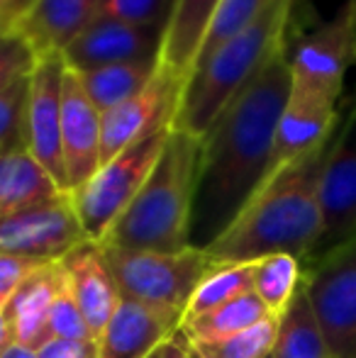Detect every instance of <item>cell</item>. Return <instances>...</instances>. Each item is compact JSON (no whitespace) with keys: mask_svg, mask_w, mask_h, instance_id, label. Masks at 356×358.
<instances>
[{"mask_svg":"<svg viewBox=\"0 0 356 358\" xmlns=\"http://www.w3.org/2000/svg\"><path fill=\"white\" fill-rule=\"evenodd\" d=\"M288 90L290 64L285 42L200 139L188 234L193 249L205 251L215 244L266 183Z\"/></svg>","mask_w":356,"mask_h":358,"instance_id":"cell-1","label":"cell"},{"mask_svg":"<svg viewBox=\"0 0 356 358\" xmlns=\"http://www.w3.org/2000/svg\"><path fill=\"white\" fill-rule=\"evenodd\" d=\"M334 137L337 132L318 149L271 173L205 254L220 264H249L271 254H293L305 264L322 231L320 180Z\"/></svg>","mask_w":356,"mask_h":358,"instance_id":"cell-2","label":"cell"},{"mask_svg":"<svg viewBox=\"0 0 356 358\" xmlns=\"http://www.w3.org/2000/svg\"><path fill=\"white\" fill-rule=\"evenodd\" d=\"M298 3L300 0H273L257 20L193 69L173 129L198 139L208 134L222 110L262 71L276 49L288 42L290 20Z\"/></svg>","mask_w":356,"mask_h":358,"instance_id":"cell-3","label":"cell"},{"mask_svg":"<svg viewBox=\"0 0 356 358\" xmlns=\"http://www.w3.org/2000/svg\"><path fill=\"white\" fill-rule=\"evenodd\" d=\"M198 161L200 139L173 129L147 183L100 244L162 254L190 249V210Z\"/></svg>","mask_w":356,"mask_h":358,"instance_id":"cell-4","label":"cell"},{"mask_svg":"<svg viewBox=\"0 0 356 358\" xmlns=\"http://www.w3.org/2000/svg\"><path fill=\"white\" fill-rule=\"evenodd\" d=\"M100 246H103L105 261H108L115 283L120 287V295L124 300L173 315L183 324L185 305H188L195 285L213 266V259L205 251L190 246V249L176 251V254H162V251H132L105 244Z\"/></svg>","mask_w":356,"mask_h":358,"instance_id":"cell-5","label":"cell"},{"mask_svg":"<svg viewBox=\"0 0 356 358\" xmlns=\"http://www.w3.org/2000/svg\"><path fill=\"white\" fill-rule=\"evenodd\" d=\"M173 129H164L127 146L71 193L73 208L90 241H103L159 164Z\"/></svg>","mask_w":356,"mask_h":358,"instance_id":"cell-6","label":"cell"},{"mask_svg":"<svg viewBox=\"0 0 356 358\" xmlns=\"http://www.w3.org/2000/svg\"><path fill=\"white\" fill-rule=\"evenodd\" d=\"M290 85L342 100L344 78L356 64V5L344 0L334 17L320 22L290 47Z\"/></svg>","mask_w":356,"mask_h":358,"instance_id":"cell-7","label":"cell"},{"mask_svg":"<svg viewBox=\"0 0 356 358\" xmlns=\"http://www.w3.org/2000/svg\"><path fill=\"white\" fill-rule=\"evenodd\" d=\"M305 290L334 358L356 349V239L305 268Z\"/></svg>","mask_w":356,"mask_h":358,"instance_id":"cell-8","label":"cell"},{"mask_svg":"<svg viewBox=\"0 0 356 358\" xmlns=\"http://www.w3.org/2000/svg\"><path fill=\"white\" fill-rule=\"evenodd\" d=\"M185 83V76L162 64L154 78L137 95L103 113V164L152 134L173 129Z\"/></svg>","mask_w":356,"mask_h":358,"instance_id":"cell-9","label":"cell"},{"mask_svg":"<svg viewBox=\"0 0 356 358\" xmlns=\"http://www.w3.org/2000/svg\"><path fill=\"white\" fill-rule=\"evenodd\" d=\"M86 239L71 193L0 220V254L5 256L59 261Z\"/></svg>","mask_w":356,"mask_h":358,"instance_id":"cell-10","label":"cell"},{"mask_svg":"<svg viewBox=\"0 0 356 358\" xmlns=\"http://www.w3.org/2000/svg\"><path fill=\"white\" fill-rule=\"evenodd\" d=\"M322 231L318 246L305 264L327 256L356 239V108L347 122L339 124L320 180Z\"/></svg>","mask_w":356,"mask_h":358,"instance_id":"cell-11","label":"cell"},{"mask_svg":"<svg viewBox=\"0 0 356 358\" xmlns=\"http://www.w3.org/2000/svg\"><path fill=\"white\" fill-rule=\"evenodd\" d=\"M66 64L59 54L42 57L29 76L27 100V151L42 164L54 183L69 193L62 146V103Z\"/></svg>","mask_w":356,"mask_h":358,"instance_id":"cell-12","label":"cell"},{"mask_svg":"<svg viewBox=\"0 0 356 358\" xmlns=\"http://www.w3.org/2000/svg\"><path fill=\"white\" fill-rule=\"evenodd\" d=\"M164 39H166V29L137 27L122 20L98 15L78 34L76 42L62 54V59L66 69L76 73L113 66V64L152 62V59H162Z\"/></svg>","mask_w":356,"mask_h":358,"instance_id":"cell-13","label":"cell"},{"mask_svg":"<svg viewBox=\"0 0 356 358\" xmlns=\"http://www.w3.org/2000/svg\"><path fill=\"white\" fill-rule=\"evenodd\" d=\"M62 146L69 193H73L103 164V113L88 100L81 80L71 69L64 73Z\"/></svg>","mask_w":356,"mask_h":358,"instance_id":"cell-14","label":"cell"},{"mask_svg":"<svg viewBox=\"0 0 356 358\" xmlns=\"http://www.w3.org/2000/svg\"><path fill=\"white\" fill-rule=\"evenodd\" d=\"M339 124L342 120H339L337 100L290 85L288 100H285L283 115H280L278 129H276L271 173L325 144L337 132Z\"/></svg>","mask_w":356,"mask_h":358,"instance_id":"cell-15","label":"cell"},{"mask_svg":"<svg viewBox=\"0 0 356 358\" xmlns=\"http://www.w3.org/2000/svg\"><path fill=\"white\" fill-rule=\"evenodd\" d=\"M59 268H62L69 290L76 297L78 307L86 317L90 334H93V339H98L110 317L115 315L118 305L122 302L113 271L105 261L103 246L90 239L81 241L64 259H59Z\"/></svg>","mask_w":356,"mask_h":358,"instance_id":"cell-16","label":"cell"},{"mask_svg":"<svg viewBox=\"0 0 356 358\" xmlns=\"http://www.w3.org/2000/svg\"><path fill=\"white\" fill-rule=\"evenodd\" d=\"M180 329V320L166 312L152 310L139 302L124 300L95 339L98 358H147Z\"/></svg>","mask_w":356,"mask_h":358,"instance_id":"cell-17","label":"cell"},{"mask_svg":"<svg viewBox=\"0 0 356 358\" xmlns=\"http://www.w3.org/2000/svg\"><path fill=\"white\" fill-rule=\"evenodd\" d=\"M98 15L100 0H29L17 32L32 44L39 59L62 57Z\"/></svg>","mask_w":356,"mask_h":358,"instance_id":"cell-18","label":"cell"},{"mask_svg":"<svg viewBox=\"0 0 356 358\" xmlns=\"http://www.w3.org/2000/svg\"><path fill=\"white\" fill-rule=\"evenodd\" d=\"M62 268L57 264H49L29 275L17 292L5 305V315L10 322L15 344L39 349L44 341H49V312L57 295Z\"/></svg>","mask_w":356,"mask_h":358,"instance_id":"cell-19","label":"cell"},{"mask_svg":"<svg viewBox=\"0 0 356 358\" xmlns=\"http://www.w3.org/2000/svg\"><path fill=\"white\" fill-rule=\"evenodd\" d=\"M64 190L27 149L0 154V220L62 195Z\"/></svg>","mask_w":356,"mask_h":358,"instance_id":"cell-20","label":"cell"},{"mask_svg":"<svg viewBox=\"0 0 356 358\" xmlns=\"http://www.w3.org/2000/svg\"><path fill=\"white\" fill-rule=\"evenodd\" d=\"M222 0H178L164 39L162 64L188 78Z\"/></svg>","mask_w":356,"mask_h":358,"instance_id":"cell-21","label":"cell"},{"mask_svg":"<svg viewBox=\"0 0 356 358\" xmlns=\"http://www.w3.org/2000/svg\"><path fill=\"white\" fill-rule=\"evenodd\" d=\"M271 358H334L310 305L305 280L288 310L278 317V334Z\"/></svg>","mask_w":356,"mask_h":358,"instance_id":"cell-22","label":"cell"},{"mask_svg":"<svg viewBox=\"0 0 356 358\" xmlns=\"http://www.w3.org/2000/svg\"><path fill=\"white\" fill-rule=\"evenodd\" d=\"M162 66V59H152V62H129V64H113V66L103 69H90V71L76 73L81 80L83 90H86L88 100L100 110H108L122 105L132 95H137L154 73Z\"/></svg>","mask_w":356,"mask_h":358,"instance_id":"cell-23","label":"cell"},{"mask_svg":"<svg viewBox=\"0 0 356 358\" xmlns=\"http://www.w3.org/2000/svg\"><path fill=\"white\" fill-rule=\"evenodd\" d=\"M254 292V261L249 264H220L213 261L208 273L200 278L190 295L183 312V322H190L195 317H203L237 297Z\"/></svg>","mask_w":356,"mask_h":358,"instance_id":"cell-24","label":"cell"},{"mask_svg":"<svg viewBox=\"0 0 356 358\" xmlns=\"http://www.w3.org/2000/svg\"><path fill=\"white\" fill-rule=\"evenodd\" d=\"M266 317L271 315L266 312V307L262 305V300H259L254 292H247V295L237 297V300L227 302V305L218 307V310L208 312V315L183 322L180 331H183V336L190 344L220 341V339H227V336L249 329V327L266 320Z\"/></svg>","mask_w":356,"mask_h":358,"instance_id":"cell-25","label":"cell"},{"mask_svg":"<svg viewBox=\"0 0 356 358\" xmlns=\"http://www.w3.org/2000/svg\"><path fill=\"white\" fill-rule=\"evenodd\" d=\"M303 261L293 254H271L254 261V295L271 317H280L303 285Z\"/></svg>","mask_w":356,"mask_h":358,"instance_id":"cell-26","label":"cell"},{"mask_svg":"<svg viewBox=\"0 0 356 358\" xmlns=\"http://www.w3.org/2000/svg\"><path fill=\"white\" fill-rule=\"evenodd\" d=\"M278 334V317H266L249 329L220 341L193 344L203 358H269Z\"/></svg>","mask_w":356,"mask_h":358,"instance_id":"cell-27","label":"cell"},{"mask_svg":"<svg viewBox=\"0 0 356 358\" xmlns=\"http://www.w3.org/2000/svg\"><path fill=\"white\" fill-rule=\"evenodd\" d=\"M271 3H273V0H222V5H220L218 13H215L213 22H210L208 34H205V42H203V47H200L198 59H195V66H198L200 62H205L220 44L232 39L239 29H244L252 20H257Z\"/></svg>","mask_w":356,"mask_h":358,"instance_id":"cell-28","label":"cell"},{"mask_svg":"<svg viewBox=\"0 0 356 358\" xmlns=\"http://www.w3.org/2000/svg\"><path fill=\"white\" fill-rule=\"evenodd\" d=\"M29 76L0 93V154L27 149Z\"/></svg>","mask_w":356,"mask_h":358,"instance_id":"cell-29","label":"cell"},{"mask_svg":"<svg viewBox=\"0 0 356 358\" xmlns=\"http://www.w3.org/2000/svg\"><path fill=\"white\" fill-rule=\"evenodd\" d=\"M178 0H100V15L137 27L169 29Z\"/></svg>","mask_w":356,"mask_h":358,"instance_id":"cell-30","label":"cell"},{"mask_svg":"<svg viewBox=\"0 0 356 358\" xmlns=\"http://www.w3.org/2000/svg\"><path fill=\"white\" fill-rule=\"evenodd\" d=\"M52 336H57V339H71V341H95L76 297L69 290L64 273L59 278L57 295H54L52 312H49V339Z\"/></svg>","mask_w":356,"mask_h":358,"instance_id":"cell-31","label":"cell"},{"mask_svg":"<svg viewBox=\"0 0 356 358\" xmlns=\"http://www.w3.org/2000/svg\"><path fill=\"white\" fill-rule=\"evenodd\" d=\"M37 62V52L17 29L0 37V93L27 78L34 71Z\"/></svg>","mask_w":356,"mask_h":358,"instance_id":"cell-32","label":"cell"},{"mask_svg":"<svg viewBox=\"0 0 356 358\" xmlns=\"http://www.w3.org/2000/svg\"><path fill=\"white\" fill-rule=\"evenodd\" d=\"M49 264H57V261H39L0 254V305H8L10 297L22 287L24 280Z\"/></svg>","mask_w":356,"mask_h":358,"instance_id":"cell-33","label":"cell"},{"mask_svg":"<svg viewBox=\"0 0 356 358\" xmlns=\"http://www.w3.org/2000/svg\"><path fill=\"white\" fill-rule=\"evenodd\" d=\"M39 358H98L95 356V341H71L52 336L37 349Z\"/></svg>","mask_w":356,"mask_h":358,"instance_id":"cell-34","label":"cell"},{"mask_svg":"<svg viewBox=\"0 0 356 358\" xmlns=\"http://www.w3.org/2000/svg\"><path fill=\"white\" fill-rule=\"evenodd\" d=\"M188 349H190L188 339H185L183 331L178 329L173 336L164 339L147 358H188Z\"/></svg>","mask_w":356,"mask_h":358,"instance_id":"cell-35","label":"cell"},{"mask_svg":"<svg viewBox=\"0 0 356 358\" xmlns=\"http://www.w3.org/2000/svg\"><path fill=\"white\" fill-rule=\"evenodd\" d=\"M13 331H10V322L8 315H5V305H0V356L13 346Z\"/></svg>","mask_w":356,"mask_h":358,"instance_id":"cell-36","label":"cell"},{"mask_svg":"<svg viewBox=\"0 0 356 358\" xmlns=\"http://www.w3.org/2000/svg\"><path fill=\"white\" fill-rule=\"evenodd\" d=\"M0 358H39V354H37V349H29V346H22V344H13Z\"/></svg>","mask_w":356,"mask_h":358,"instance_id":"cell-37","label":"cell"},{"mask_svg":"<svg viewBox=\"0 0 356 358\" xmlns=\"http://www.w3.org/2000/svg\"><path fill=\"white\" fill-rule=\"evenodd\" d=\"M17 22H20L17 13H0V37L15 32V29H17Z\"/></svg>","mask_w":356,"mask_h":358,"instance_id":"cell-38","label":"cell"},{"mask_svg":"<svg viewBox=\"0 0 356 358\" xmlns=\"http://www.w3.org/2000/svg\"><path fill=\"white\" fill-rule=\"evenodd\" d=\"M27 5H29V0H0V13H17L20 17H22Z\"/></svg>","mask_w":356,"mask_h":358,"instance_id":"cell-39","label":"cell"},{"mask_svg":"<svg viewBox=\"0 0 356 358\" xmlns=\"http://www.w3.org/2000/svg\"><path fill=\"white\" fill-rule=\"evenodd\" d=\"M188 344H190V341H188ZM188 358H203V356H200V351L195 349L193 344H190V349H188Z\"/></svg>","mask_w":356,"mask_h":358,"instance_id":"cell-40","label":"cell"},{"mask_svg":"<svg viewBox=\"0 0 356 358\" xmlns=\"http://www.w3.org/2000/svg\"><path fill=\"white\" fill-rule=\"evenodd\" d=\"M347 358H356V349H354V351H352V354H349Z\"/></svg>","mask_w":356,"mask_h":358,"instance_id":"cell-41","label":"cell"},{"mask_svg":"<svg viewBox=\"0 0 356 358\" xmlns=\"http://www.w3.org/2000/svg\"><path fill=\"white\" fill-rule=\"evenodd\" d=\"M354 5H356V0H354Z\"/></svg>","mask_w":356,"mask_h":358,"instance_id":"cell-42","label":"cell"},{"mask_svg":"<svg viewBox=\"0 0 356 358\" xmlns=\"http://www.w3.org/2000/svg\"><path fill=\"white\" fill-rule=\"evenodd\" d=\"M269 358H271V356H269Z\"/></svg>","mask_w":356,"mask_h":358,"instance_id":"cell-43","label":"cell"}]
</instances>
